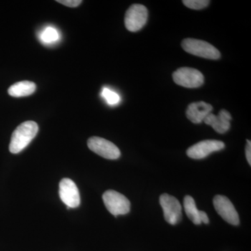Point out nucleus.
<instances>
[{
    "label": "nucleus",
    "instance_id": "obj_1",
    "mask_svg": "<svg viewBox=\"0 0 251 251\" xmlns=\"http://www.w3.org/2000/svg\"><path fill=\"white\" fill-rule=\"evenodd\" d=\"M39 126L35 122L27 121L18 126L11 135L9 151L12 153L22 151L35 138Z\"/></svg>",
    "mask_w": 251,
    "mask_h": 251
},
{
    "label": "nucleus",
    "instance_id": "obj_2",
    "mask_svg": "<svg viewBox=\"0 0 251 251\" xmlns=\"http://www.w3.org/2000/svg\"><path fill=\"white\" fill-rule=\"evenodd\" d=\"M181 47L188 53L202 58L218 59L221 57L219 50L206 41L186 39L181 42Z\"/></svg>",
    "mask_w": 251,
    "mask_h": 251
},
{
    "label": "nucleus",
    "instance_id": "obj_3",
    "mask_svg": "<svg viewBox=\"0 0 251 251\" xmlns=\"http://www.w3.org/2000/svg\"><path fill=\"white\" fill-rule=\"evenodd\" d=\"M173 80L176 85L186 88H198L204 84L202 73L193 68H180L173 74Z\"/></svg>",
    "mask_w": 251,
    "mask_h": 251
},
{
    "label": "nucleus",
    "instance_id": "obj_4",
    "mask_svg": "<svg viewBox=\"0 0 251 251\" xmlns=\"http://www.w3.org/2000/svg\"><path fill=\"white\" fill-rule=\"evenodd\" d=\"M103 201L105 207L113 216L125 215L130 211L129 201L124 195L113 190L103 193Z\"/></svg>",
    "mask_w": 251,
    "mask_h": 251
},
{
    "label": "nucleus",
    "instance_id": "obj_5",
    "mask_svg": "<svg viewBox=\"0 0 251 251\" xmlns=\"http://www.w3.org/2000/svg\"><path fill=\"white\" fill-rule=\"evenodd\" d=\"M148 18V9L144 5H131L125 14L126 28L132 32L139 31L146 25Z\"/></svg>",
    "mask_w": 251,
    "mask_h": 251
},
{
    "label": "nucleus",
    "instance_id": "obj_6",
    "mask_svg": "<svg viewBox=\"0 0 251 251\" xmlns=\"http://www.w3.org/2000/svg\"><path fill=\"white\" fill-rule=\"evenodd\" d=\"M87 146L91 151L106 159L115 160L121 156L120 150L115 144L100 137L90 138L87 141Z\"/></svg>",
    "mask_w": 251,
    "mask_h": 251
},
{
    "label": "nucleus",
    "instance_id": "obj_7",
    "mask_svg": "<svg viewBox=\"0 0 251 251\" xmlns=\"http://www.w3.org/2000/svg\"><path fill=\"white\" fill-rule=\"evenodd\" d=\"M160 204L163 209L164 218L168 224H177L181 219V205L176 198L163 193L160 197Z\"/></svg>",
    "mask_w": 251,
    "mask_h": 251
},
{
    "label": "nucleus",
    "instance_id": "obj_8",
    "mask_svg": "<svg viewBox=\"0 0 251 251\" xmlns=\"http://www.w3.org/2000/svg\"><path fill=\"white\" fill-rule=\"evenodd\" d=\"M59 197L67 209L76 208L80 205V197L76 184L72 179L64 178L59 183Z\"/></svg>",
    "mask_w": 251,
    "mask_h": 251
},
{
    "label": "nucleus",
    "instance_id": "obj_9",
    "mask_svg": "<svg viewBox=\"0 0 251 251\" xmlns=\"http://www.w3.org/2000/svg\"><path fill=\"white\" fill-rule=\"evenodd\" d=\"M225 148L222 141L216 140H206L199 142L188 148L187 156L193 159H202L214 151H221Z\"/></svg>",
    "mask_w": 251,
    "mask_h": 251
},
{
    "label": "nucleus",
    "instance_id": "obj_10",
    "mask_svg": "<svg viewBox=\"0 0 251 251\" xmlns=\"http://www.w3.org/2000/svg\"><path fill=\"white\" fill-rule=\"evenodd\" d=\"M214 208L218 214L228 224L232 226L239 224V218L233 204L228 198L224 196H215L213 201Z\"/></svg>",
    "mask_w": 251,
    "mask_h": 251
},
{
    "label": "nucleus",
    "instance_id": "obj_11",
    "mask_svg": "<svg viewBox=\"0 0 251 251\" xmlns=\"http://www.w3.org/2000/svg\"><path fill=\"white\" fill-rule=\"evenodd\" d=\"M232 116L227 110L223 109L218 115L209 113L203 122L206 125L211 126L216 132L221 134L226 133L230 128Z\"/></svg>",
    "mask_w": 251,
    "mask_h": 251
},
{
    "label": "nucleus",
    "instance_id": "obj_12",
    "mask_svg": "<svg viewBox=\"0 0 251 251\" xmlns=\"http://www.w3.org/2000/svg\"><path fill=\"white\" fill-rule=\"evenodd\" d=\"M213 110L212 105L204 101L196 102L188 105L186 109V117L194 124H200Z\"/></svg>",
    "mask_w": 251,
    "mask_h": 251
},
{
    "label": "nucleus",
    "instance_id": "obj_13",
    "mask_svg": "<svg viewBox=\"0 0 251 251\" xmlns=\"http://www.w3.org/2000/svg\"><path fill=\"white\" fill-rule=\"evenodd\" d=\"M36 86L31 81H21L11 85L8 90V93L13 97H28L35 92Z\"/></svg>",
    "mask_w": 251,
    "mask_h": 251
},
{
    "label": "nucleus",
    "instance_id": "obj_14",
    "mask_svg": "<svg viewBox=\"0 0 251 251\" xmlns=\"http://www.w3.org/2000/svg\"><path fill=\"white\" fill-rule=\"evenodd\" d=\"M185 212L189 219L196 225L202 224L201 221V211L198 210L196 202L191 196H186L184 200Z\"/></svg>",
    "mask_w": 251,
    "mask_h": 251
},
{
    "label": "nucleus",
    "instance_id": "obj_15",
    "mask_svg": "<svg viewBox=\"0 0 251 251\" xmlns=\"http://www.w3.org/2000/svg\"><path fill=\"white\" fill-rule=\"evenodd\" d=\"M41 40L46 44H51L58 41L59 35L58 31L54 27H48L41 34Z\"/></svg>",
    "mask_w": 251,
    "mask_h": 251
},
{
    "label": "nucleus",
    "instance_id": "obj_16",
    "mask_svg": "<svg viewBox=\"0 0 251 251\" xmlns=\"http://www.w3.org/2000/svg\"><path fill=\"white\" fill-rule=\"evenodd\" d=\"M101 96L106 100L107 103L110 105H117L121 100L118 94L107 87H104L102 90Z\"/></svg>",
    "mask_w": 251,
    "mask_h": 251
},
{
    "label": "nucleus",
    "instance_id": "obj_17",
    "mask_svg": "<svg viewBox=\"0 0 251 251\" xmlns=\"http://www.w3.org/2000/svg\"><path fill=\"white\" fill-rule=\"evenodd\" d=\"M182 2L189 9L201 10L206 7L210 1L208 0H184Z\"/></svg>",
    "mask_w": 251,
    "mask_h": 251
},
{
    "label": "nucleus",
    "instance_id": "obj_18",
    "mask_svg": "<svg viewBox=\"0 0 251 251\" xmlns=\"http://www.w3.org/2000/svg\"><path fill=\"white\" fill-rule=\"evenodd\" d=\"M57 1L58 3H60V4L72 8L77 7L82 2V1H81V0H62V1L58 0Z\"/></svg>",
    "mask_w": 251,
    "mask_h": 251
},
{
    "label": "nucleus",
    "instance_id": "obj_19",
    "mask_svg": "<svg viewBox=\"0 0 251 251\" xmlns=\"http://www.w3.org/2000/svg\"><path fill=\"white\" fill-rule=\"evenodd\" d=\"M246 156L248 163L251 165V143L250 140H247V148H246Z\"/></svg>",
    "mask_w": 251,
    "mask_h": 251
},
{
    "label": "nucleus",
    "instance_id": "obj_20",
    "mask_svg": "<svg viewBox=\"0 0 251 251\" xmlns=\"http://www.w3.org/2000/svg\"><path fill=\"white\" fill-rule=\"evenodd\" d=\"M201 223H204V224H208L209 223L207 214L204 211H201Z\"/></svg>",
    "mask_w": 251,
    "mask_h": 251
}]
</instances>
